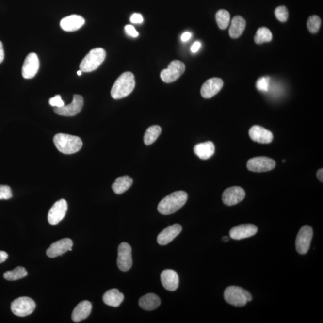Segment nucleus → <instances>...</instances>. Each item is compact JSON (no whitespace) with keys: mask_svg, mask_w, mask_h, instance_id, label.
<instances>
[{"mask_svg":"<svg viewBox=\"0 0 323 323\" xmlns=\"http://www.w3.org/2000/svg\"><path fill=\"white\" fill-rule=\"evenodd\" d=\"M125 30L126 33L128 35L132 37H137L138 35V32H137V30H135L134 27H133L131 25H127L125 27Z\"/></svg>","mask_w":323,"mask_h":323,"instance_id":"e433bc0d","label":"nucleus"},{"mask_svg":"<svg viewBox=\"0 0 323 323\" xmlns=\"http://www.w3.org/2000/svg\"><path fill=\"white\" fill-rule=\"evenodd\" d=\"M258 227L252 224H243L233 227L229 235L233 240H240L253 237L258 232Z\"/></svg>","mask_w":323,"mask_h":323,"instance_id":"dca6fc26","label":"nucleus"},{"mask_svg":"<svg viewBox=\"0 0 323 323\" xmlns=\"http://www.w3.org/2000/svg\"><path fill=\"white\" fill-rule=\"evenodd\" d=\"M272 40H273V34L270 30L266 27L258 28L255 37V41L257 44L270 42Z\"/></svg>","mask_w":323,"mask_h":323,"instance_id":"c756f323","label":"nucleus"},{"mask_svg":"<svg viewBox=\"0 0 323 323\" xmlns=\"http://www.w3.org/2000/svg\"><path fill=\"white\" fill-rule=\"evenodd\" d=\"M53 142L57 149L66 155H71L79 152L83 145L81 138L61 133L54 137Z\"/></svg>","mask_w":323,"mask_h":323,"instance_id":"7ed1b4c3","label":"nucleus"},{"mask_svg":"<svg viewBox=\"0 0 323 323\" xmlns=\"http://www.w3.org/2000/svg\"><path fill=\"white\" fill-rule=\"evenodd\" d=\"M78 76H81V70H79L78 71Z\"/></svg>","mask_w":323,"mask_h":323,"instance_id":"a18cd8bd","label":"nucleus"},{"mask_svg":"<svg viewBox=\"0 0 323 323\" xmlns=\"http://www.w3.org/2000/svg\"><path fill=\"white\" fill-rule=\"evenodd\" d=\"M275 161L265 156L251 158L247 162L248 170L256 173L271 171L275 167Z\"/></svg>","mask_w":323,"mask_h":323,"instance_id":"9d476101","label":"nucleus"},{"mask_svg":"<svg viewBox=\"0 0 323 323\" xmlns=\"http://www.w3.org/2000/svg\"><path fill=\"white\" fill-rule=\"evenodd\" d=\"M275 15L279 21L285 22L289 17L288 10L286 6H279L275 10Z\"/></svg>","mask_w":323,"mask_h":323,"instance_id":"473e14b6","label":"nucleus"},{"mask_svg":"<svg viewBox=\"0 0 323 323\" xmlns=\"http://www.w3.org/2000/svg\"><path fill=\"white\" fill-rule=\"evenodd\" d=\"M130 22L134 24H142L143 22L142 15L140 14H134L130 17Z\"/></svg>","mask_w":323,"mask_h":323,"instance_id":"4c0bfd02","label":"nucleus"},{"mask_svg":"<svg viewBox=\"0 0 323 323\" xmlns=\"http://www.w3.org/2000/svg\"><path fill=\"white\" fill-rule=\"evenodd\" d=\"M222 240L223 241H224V242H228V241H229V238H228L227 237H223Z\"/></svg>","mask_w":323,"mask_h":323,"instance_id":"c03bdc74","label":"nucleus"},{"mask_svg":"<svg viewBox=\"0 0 323 323\" xmlns=\"http://www.w3.org/2000/svg\"><path fill=\"white\" fill-rule=\"evenodd\" d=\"M188 199L186 192H174L161 200L158 205V211L163 215L173 214L185 205Z\"/></svg>","mask_w":323,"mask_h":323,"instance_id":"f257e3e1","label":"nucleus"},{"mask_svg":"<svg viewBox=\"0 0 323 323\" xmlns=\"http://www.w3.org/2000/svg\"><path fill=\"white\" fill-rule=\"evenodd\" d=\"M12 197V190L9 186L0 185V200L9 199Z\"/></svg>","mask_w":323,"mask_h":323,"instance_id":"f704fd0d","label":"nucleus"},{"mask_svg":"<svg viewBox=\"0 0 323 323\" xmlns=\"http://www.w3.org/2000/svg\"><path fill=\"white\" fill-rule=\"evenodd\" d=\"M40 67V61L37 54L31 53L25 58L22 69L23 78L30 79L34 78Z\"/></svg>","mask_w":323,"mask_h":323,"instance_id":"4468645a","label":"nucleus"},{"mask_svg":"<svg viewBox=\"0 0 323 323\" xmlns=\"http://www.w3.org/2000/svg\"><path fill=\"white\" fill-rule=\"evenodd\" d=\"M103 302L109 306L118 307L124 301V295L116 289L109 290L104 294Z\"/></svg>","mask_w":323,"mask_h":323,"instance_id":"b1692460","label":"nucleus"},{"mask_svg":"<svg viewBox=\"0 0 323 323\" xmlns=\"http://www.w3.org/2000/svg\"><path fill=\"white\" fill-rule=\"evenodd\" d=\"M67 209V202L65 199H60L56 202L48 211V223L52 225L58 224L65 217Z\"/></svg>","mask_w":323,"mask_h":323,"instance_id":"f8f14e48","label":"nucleus"},{"mask_svg":"<svg viewBox=\"0 0 323 323\" xmlns=\"http://www.w3.org/2000/svg\"><path fill=\"white\" fill-rule=\"evenodd\" d=\"M269 81L270 79L268 77H262L258 79L256 82V88L258 91L262 92H268L269 86Z\"/></svg>","mask_w":323,"mask_h":323,"instance_id":"72a5a7b5","label":"nucleus"},{"mask_svg":"<svg viewBox=\"0 0 323 323\" xmlns=\"http://www.w3.org/2000/svg\"><path fill=\"white\" fill-rule=\"evenodd\" d=\"M249 135L251 139L258 143L268 144L273 142V133L265 128L255 125L250 128Z\"/></svg>","mask_w":323,"mask_h":323,"instance_id":"a211bd4d","label":"nucleus"},{"mask_svg":"<svg viewBox=\"0 0 323 323\" xmlns=\"http://www.w3.org/2000/svg\"><path fill=\"white\" fill-rule=\"evenodd\" d=\"M118 268L122 271H129L132 267V248L129 243L122 242L118 247Z\"/></svg>","mask_w":323,"mask_h":323,"instance_id":"1a4fd4ad","label":"nucleus"},{"mask_svg":"<svg viewBox=\"0 0 323 323\" xmlns=\"http://www.w3.org/2000/svg\"><path fill=\"white\" fill-rule=\"evenodd\" d=\"M35 308V303L28 297H20L11 304V310L18 317H26L32 314Z\"/></svg>","mask_w":323,"mask_h":323,"instance_id":"423d86ee","label":"nucleus"},{"mask_svg":"<svg viewBox=\"0 0 323 323\" xmlns=\"http://www.w3.org/2000/svg\"><path fill=\"white\" fill-rule=\"evenodd\" d=\"M28 275V273L25 268L18 266L13 271H7L4 274V279L8 281H16L18 279L24 278Z\"/></svg>","mask_w":323,"mask_h":323,"instance_id":"c85d7f7f","label":"nucleus"},{"mask_svg":"<svg viewBox=\"0 0 323 323\" xmlns=\"http://www.w3.org/2000/svg\"><path fill=\"white\" fill-rule=\"evenodd\" d=\"M85 24V20L80 15H72L63 18L60 22L61 28L65 32H73L80 29Z\"/></svg>","mask_w":323,"mask_h":323,"instance_id":"412c9836","label":"nucleus"},{"mask_svg":"<svg viewBox=\"0 0 323 323\" xmlns=\"http://www.w3.org/2000/svg\"><path fill=\"white\" fill-rule=\"evenodd\" d=\"M106 51L102 48H96L90 51L81 61L80 69L81 72L89 73L97 70L106 59Z\"/></svg>","mask_w":323,"mask_h":323,"instance_id":"39448f33","label":"nucleus"},{"mask_svg":"<svg viewBox=\"0 0 323 323\" xmlns=\"http://www.w3.org/2000/svg\"><path fill=\"white\" fill-rule=\"evenodd\" d=\"M162 284L168 291H173L178 289L179 277L178 273L172 269H166L161 274Z\"/></svg>","mask_w":323,"mask_h":323,"instance_id":"aec40b11","label":"nucleus"},{"mask_svg":"<svg viewBox=\"0 0 323 323\" xmlns=\"http://www.w3.org/2000/svg\"><path fill=\"white\" fill-rule=\"evenodd\" d=\"M192 37V34L189 32H185L182 34L181 37V39L183 42H188V40L191 39Z\"/></svg>","mask_w":323,"mask_h":323,"instance_id":"ea45409f","label":"nucleus"},{"mask_svg":"<svg viewBox=\"0 0 323 323\" xmlns=\"http://www.w3.org/2000/svg\"><path fill=\"white\" fill-rule=\"evenodd\" d=\"M73 242L70 238H64L52 243L46 251L48 257L54 258L63 255L66 251H72Z\"/></svg>","mask_w":323,"mask_h":323,"instance_id":"2eb2a0df","label":"nucleus"},{"mask_svg":"<svg viewBox=\"0 0 323 323\" xmlns=\"http://www.w3.org/2000/svg\"><path fill=\"white\" fill-rule=\"evenodd\" d=\"M317 177L318 179H319L320 181H322L323 183V168L320 169L319 171H317Z\"/></svg>","mask_w":323,"mask_h":323,"instance_id":"37998d69","label":"nucleus"},{"mask_svg":"<svg viewBox=\"0 0 323 323\" xmlns=\"http://www.w3.org/2000/svg\"><path fill=\"white\" fill-rule=\"evenodd\" d=\"M246 26V22L244 18L241 16H236L233 18L231 24L229 28L230 37L238 38L242 35Z\"/></svg>","mask_w":323,"mask_h":323,"instance_id":"a878e982","label":"nucleus"},{"mask_svg":"<svg viewBox=\"0 0 323 323\" xmlns=\"http://www.w3.org/2000/svg\"><path fill=\"white\" fill-rule=\"evenodd\" d=\"M135 81L134 74L125 72L117 78L113 86L111 96L114 99H119L129 96L134 91Z\"/></svg>","mask_w":323,"mask_h":323,"instance_id":"f03ea898","label":"nucleus"},{"mask_svg":"<svg viewBox=\"0 0 323 323\" xmlns=\"http://www.w3.org/2000/svg\"><path fill=\"white\" fill-rule=\"evenodd\" d=\"M224 298L228 304L237 307L245 306L248 302L252 300L249 292L242 287L229 286L225 290Z\"/></svg>","mask_w":323,"mask_h":323,"instance_id":"20e7f679","label":"nucleus"},{"mask_svg":"<svg viewBox=\"0 0 323 323\" xmlns=\"http://www.w3.org/2000/svg\"><path fill=\"white\" fill-rule=\"evenodd\" d=\"M133 183V179L129 176H125L118 178L113 184L112 189L115 194H120L128 191Z\"/></svg>","mask_w":323,"mask_h":323,"instance_id":"bb28decb","label":"nucleus"},{"mask_svg":"<svg viewBox=\"0 0 323 323\" xmlns=\"http://www.w3.org/2000/svg\"><path fill=\"white\" fill-rule=\"evenodd\" d=\"M224 86V81L220 78H211L202 86L201 94L204 98H211L219 93Z\"/></svg>","mask_w":323,"mask_h":323,"instance_id":"f3484780","label":"nucleus"},{"mask_svg":"<svg viewBox=\"0 0 323 323\" xmlns=\"http://www.w3.org/2000/svg\"><path fill=\"white\" fill-rule=\"evenodd\" d=\"M8 258V254L4 251H0V263L4 262Z\"/></svg>","mask_w":323,"mask_h":323,"instance_id":"a19ab883","label":"nucleus"},{"mask_svg":"<svg viewBox=\"0 0 323 323\" xmlns=\"http://www.w3.org/2000/svg\"><path fill=\"white\" fill-rule=\"evenodd\" d=\"M245 196L244 190L239 186H233L225 190L222 194V200L226 206H232L242 202Z\"/></svg>","mask_w":323,"mask_h":323,"instance_id":"ddd939ff","label":"nucleus"},{"mask_svg":"<svg viewBox=\"0 0 323 323\" xmlns=\"http://www.w3.org/2000/svg\"><path fill=\"white\" fill-rule=\"evenodd\" d=\"M186 66L183 63L174 60L169 64L168 68L161 71V78L165 83H170L178 80L185 71Z\"/></svg>","mask_w":323,"mask_h":323,"instance_id":"0eeeda50","label":"nucleus"},{"mask_svg":"<svg viewBox=\"0 0 323 323\" xmlns=\"http://www.w3.org/2000/svg\"><path fill=\"white\" fill-rule=\"evenodd\" d=\"M4 59V52L3 49V46H2V43L1 42H0V64H1L2 61H3Z\"/></svg>","mask_w":323,"mask_h":323,"instance_id":"79ce46f5","label":"nucleus"},{"mask_svg":"<svg viewBox=\"0 0 323 323\" xmlns=\"http://www.w3.org/2000/svg\"><path fill=\"white\" fill-rule=\"evenodd\" d=\"M49 104L50 106L56 107H61L65 106V104H64L60 95H57V96L50 98L49 100Z\"/></svg>","mask_w":323,"mask_h":323,"instance_id":"c9c22d12","label":"nucleus"},{"mask_svg":"<svg viewBox=\"0 0 323 323\" xmlns=\"http://www.w3.org/2000/svg\"><path fill=\"white\" fill-rule=\"evenodd\" d=\"M84 104L83 98L79 95H74L73 101L67 106L56 107L54 112L63 116H74L81 112Z\"/></svg>","mask_w":323,"mask_h":323,"instance_id":"9b49d317","label":"nucleus"},{"mask_svg":"<svg viewBox=\"0 0 323 323\" xmlns=\"http://www.w3.org/2000/svg\"><path fill=\"white\" fill-rule=\"evenodd\" d=\"M322 20L319 16L317 15L310 16L307 22V29L309 30V32L312 34H315L320 30V26H321Z\"/></svg>","mask_w":323,"mask_h":323,"instance_id":"2f4dec72","label":"nucleus"},{"mask_svg":"<svg viewBox=\"0 0 323 323\" xmlns=\"http://www.w3.org/2000/svg\"><path fill=\"white\" fill-rule=\"evenodd\" d=\"M181 230V226L179 224H174L165 228L158 236L157 242L159 244L161 245L168 244L173 242L174 238L178 237Z\"/></svg>","mask_w":323,"mask_h":323,"instance_id":"6ab92c4d","label":"nucleus"},{"mask_svg":"<svg viewBox=\"0 0 323 323\" xmlns=\"http://www.w3.org/2000/svg\"><path fill=\"white\" fill-rule=\"evenodd\" d=\"M201 47V43L199 42H194L191 47V52L192 53H196Z\"/></svg>","mask_w":323,"mask_h":323,"instance_id":"58836bf2","label":"nucleus"},{"mask_svg":"<svg viewBox=\"0 0 323 323\" xmlns=\"http://www.w3.org/2000/svg\"><path fill=\"white\" fill-rule=\"evenodd\" d=\"M162 131L161 128L158 125H153L148 128L144 136V142L146 145H152L160 135Z\"/></svg>","mask_w":323,"mask_h":323,"instance_id":"cd10ccee","label":"nucleus"},{"mask_svg":"<svg viewBox=\"0 0 323 323\" xmlns=\"http://www.w3.org/2000/svg\"><path fill=\"white\" fill-rule=\"evenodd\" d=\"M161 299L156 294L148 293L141 297L139 305L146 311H152L157 308L161 305Z\"/></svg>","mask_w":323,"mask_h":323,"instance_id":"393cba45","label":"nucleus"},{"mask_svg":"<svg viewBox=\"0 0 323 323\" xmlns=\"http://www.w3.org/2000/svg\"><path fill=\"white\" fill-rule=\"evenodd\" d=\"M194 152L201 160H208L214 154V145L211 142L197 144L194 146Z\"/></svg>","mask_w":323,"mask_h":323,"instance_id":"5701e85b","label":"nucleus"},{"mask_svg":"<svg viewBox=\"0 0 323 323\" xmlns=\"http://www.w3.org/2000/svg\"><path fill=\"white\" fill-rule=\"evenodd\" d=\"M313 237V230L309 226L305 225L300 229L296 240V248L297 252L305 255L308 251Z\"/></svg>","mask_w":323,"mask_h":323,"instance_id":"6e6552de","label":"nucleus"},{"mask_svg":"<svg viewBox=\"0 0 323 323\" xmlns=\"http://www.w3.org/2000/svg\"><path fill=\"white\" fill-rule=\"evenodd\" d=\"M92 304L88 301H84L79 303L73 310L72 313V320L74 322L78 323L85 320L91 314Z\"/></svg>","mask_w":323,"mask_h":323,"instance_id":"4be33fe9","label":"nucleus"},{"mask_svg":"<svg viewBox=\"0 0 323 323\" xmlns=\"http://www.w3.org/2000/svg\"><path fill=\"white\" fill-rule=\"evenodd\" d=\"M215 19H216L218 26L220 29H226L230 23V15L229 12L224 9L220 10L215 15Z\"/></svg>","mask_w":323,"mask_h":323,"instance_id":"7c9ffc66","label":"nucleus"}]
</instances>
